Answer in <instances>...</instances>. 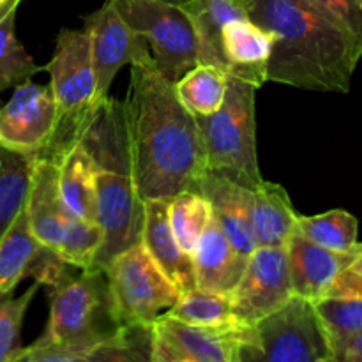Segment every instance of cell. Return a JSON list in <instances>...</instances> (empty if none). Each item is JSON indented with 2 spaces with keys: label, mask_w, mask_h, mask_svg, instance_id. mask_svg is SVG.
<instances>
[{
  "label": "cell",
  "mask_w": 362,
  "mask_h": 362,
  "mask_svg": "<svg viewBox=\"0 0 362 362\" xmlns=\"http://www.w3.org/2000/svg\"><path fill=\"white\" fill-rule=\"evenodd\" d=\"M356 41L362 53V0H308Z\"/></svg>",
  "instance_id": "34"
},
{
  "label": "cell",
  "mask_w": 362,
  "mask_h": 362,
  "mask_svg": "<svg viewBox=\"0 0 362 362\" xmlns=\"http://www.w3.org/2000/svg\"><path fill=\"white\" fill-rule=\"evenodd\" d=\"M101 246V226L95 221H85L69 214L55 253L64 264L80 271H90L94 269Z\"/></svg>",
  "instance_id": "32"
},
{
  "label": "cell",
  "mask_w": 362,
  "mask_h": 362,
  "mask_svg": "<svg viewBox=\"0 0 362 362\" xmlns=\"http://www.w3.org/2000/svg\"><path fill=\"white\" fill-rule=\"evenodd\" d=\"M141 244L180 293L197 288L194 262L173 237L168 219V200H145Z\"/></svg>",
  "instance_id": "18"
},
{
  "label": "cell",
  "mask_w": 362,
  "mask_h": 362,
  "mask_svg": "<svg viewBox=\"0 0 362 362\" xmlns=\"http://www.w3.org/2000/svg\"><path fill=\"white\" fill-rule=\"evenodd\" d=\"M362 297V246L350 265L343 269L324 297Z\"/></svg>",
  "instance_id": "35"
},
{
  "label": "cell",
  "mask_w": 362,
  "mask_h": 362,
  "mask_svg": "<svg viewBox=\"0 0 362 362\" xmlns=\"http://www.w3.org/2000/svg\"><path fill=\"white\" fill-rule=\"evenodd\" d=\"M168 219L179 246L193 257L212 219V207L200 191H182L168 198Z\"/></svg>",
  "instance_id": "30"
},
{
  "label": "cell",
  "mask_w": 362,
  "mask_h": 362,
  "mask_svg": "<svg viewBox=\"0 0 362 362\" xmlns=\"http://www.w3.org/2000/svg\"><path fill=\"white\" fill-rule=\"evenodd\" d=\"M361 246L362 243L354 251L339 253L318 246L296 230L285 246L293 296L303 297L310 303L324 297L343 269L349 267L350 262L356 258Z\"/></svg>",
  "instance_id": "15"
},
{
  "label": "cell",
  "mask_w": 362,
  "mask_h": 362,
  "mask_svg": "<svg viewBox=\"0 0 362 362\" xmlns=\"http://www.w3.org/2000/svg\"><path fill=\"white\" fill-rule=\"evenodd\" d=\"M6 2H9V0H0V6H4Z\"/></svg>",
  "instance_id": "39"
},
{
  "label": "cell",
  "mask_w": 362,
  "mask_h": 362,
  "mask_svg": "<svg viewBox=\"0 0 362 362\" xmlns=\"http://www.w3.org/2000/svg\"><path fill=\"white\" fill-rule=\"evenodd\" d=\"M180 103L194 117H207L223 106L228 90V74L209 64H198L175 85Z\"/></svg>",
  "instance_id": "27"
},
{
  "label": "cell",
  "mask_w": 362,
  "mask_h": 362,
  "mask_svg": "<svg viewBox=\"0 0 362 362\" xmlns=\"http://www.w3.org/2000/svg\"><path fill=\"white\" fill-rule=\"evenodd\" d=\"M274 37L250 18L232 20L223 27L221 53L226 73L260 88L267 83V67Z\"/></svg>",
  "instance_id": "16"
},
{
  "label": "cell",
  "mask_w": 362,
  "mask_h": 362,
  "mask_svg": "<svg viewBox=\"0 0 362 362\" xmlns=\"http://www.w3.org/2000/svg\"><path fill=\"white\" fill-rule=\"evenodd\" d=\"M297 230L322 247L349 253L359 246V221L343 209L317 216H297Z\"/></svg>",
  "instance_id": "29"
},
{
  "label": "cell",
  "mask_w": 362,
  "mask_h": 362,
  "mask_svg": "<svg viewBox=\"0 0 362 362\" xmlns=\"http://www.w3.org/2000/svg\"><path fill=\"white\" fill-rule=\"evenodd\" d=\"M16 11L18 7H13L0 20V92L20 87L42 71L18 41L14 32Z\"/></svg>",
  "instance_id": "31"
},
{
  "label": "cell",
  "mask_w": 362,
  "mask_h": 362,
  "mask_svg": "<svg viewBox=\"0 0 362 362\" xmlns=\"http://www.w3.org/2000/svg\"><path fill=\"white\" fill-rule=\"evenodd\" d=\"M311 304L331 357L362 332V297L327 296Z\"/></svg>",
  "instance_id": "26"
},
{
  "label": "cell",
  "mask_w": 362,
  "mask_h": 362,
  "mask_svg": "<svg viewBox=\"0 0 362 362\" xmlns=\"http://www.w3.org/2000/svg\"><path fill=\"white\" fill-rule=\"evenodd\" d=\"M83 28L90 42L95 92L99 101L105 103L120 67L133 66L152 57L145 39L126 23L113 0H106L98 11L87 14L83 18Z\"/></svg>",
  "instance_id": "10"
},
{
  "label": "cell",
  "mask_w": 362,
  "mask_h": 362,
  "mask_svg": "<svg viewBox=\"0 0 362 362\" xmlns=\"http://www.w3.org/2000/svg\"><path fill=\"white\" fill-rule=\"evenodd\" d=\"M193 23L198 42V62L226 73L221 53V32L228 21L247 18L239 0H189L182 6ZM228 74V73H226Z\"/></svg>",
  "instance_id": "22"
},
{
  "label": "cell",
  "mask_w": 362,
  "mask_h": 362,
  "mask_svg": "<svg viewBox=\"0 0 362 362\" xmlns=\"http://www.w3.org/2000/svg\"><path fill=\"white\" fill-rule=\"evenodd\" d=\"M257 88L228 74L225 103L216 113L194 117L204 138L209 173L255 191L264 179L258 168Z\"/></svg>",
  "instance_id": "6"
},
{
  "label": "cell",
  "mask_w": 362,
  "mask_h": 362,
  "mask_svg": "<svg viewBox=\"0 0 362 362\" xmlns=\"http://www.w3.org/2000/svg\"><path fill=\"white\" fill-rule=\"evenodd\" d=\"M239 2H240V4H243V6H244V0H239Z\"/></svg>",
  "instance_id": "40"
},
{
  "label": "cell",
  "mask_w": 362,
  "mask_h": 362,
  "mask_svg": "<svg viewBox=\"0 0 362 362\" xmlns=\"http://www.w3.org/2000/svg\"><path fill=\"white\" fill-rule=\"evenodd\" d=\"M317 362H334L331 359V357H324V359H320V361H317Z\"/></svg>",
  "instance_id": "38"
},
{
  "label": "cell",
  "mask_w": 362,
  "mask_h": 362,
  "mask_svg": "<svg viewBox=\"0 0 362 362\" xmlns=\"http://www.w3.org/2000/svg\"><path fill=\"white\" fill-rule=\"evenodd\" d=\"M198 191L209 200L212 218L230 240L237 253L250 258L257 250L253 235V191L223 177L207 175L202 179Z\"/></svg>",
  "instance_id": "17"
},
{
  "label": "cell",
  "mask_w": 362,
  "mask_h": 362,
  "mask_svg": "<svg viewBox=\"0 0 362 362\" xmlns=\"http://www.w3.org/2000/svg\"><path fill=\"white\" fill-rule=\"evenodd\" d=\"M59 187L64 205L71 216L98 223L95 161L81 141L59 163Z\"/></svg>",
  "instance_id": "24"
},
{
  "label": "cell",
  "mask_w": 362,
  "mask_h": 362,
  "mask_svg": "<svg viewBox=\"0 0 362 362\" xmlns=\"http://www.w3.org/2000/svg\"><path fill=\"white\" fill-rule=\"evenodd\" d=\"M42 71L49 74V90L55 99L57 124L52 140L37 158L55 165L76 144L103 106L95 92L90 42L85 28H62L57 35L53 57Z\"/></svg>",
  "instance_id": "4"
},
{
  "label": "cell",
  "mask_w": 362,
  "mask_h": 362,
  "mask_svg": "<svg viewBox=\"0 0 362 362\" xmlns=\"http://www.w3.org/2000/svg\"><path fill=\"white\" fill-rule=\"evenodd\" d=\"M49 296V317L34 346H76L108 338L124 327L113 310L108 278L101 269L71 265L57 278Z\"/></svg>",
  "instance_id": "5"
},
{
  "label": "cell",
  "mask_w": 362,
  "mask_h": 362,
  "mask_svg": "<svg viewBox=\"0 0 362 362\" xmlns=\"http://www.w3.org/2000/svg\"><path fill=\"white\" fill-rule=\"evenodd\" d=\"M297 212L281 184L264 180L253 191V235L257 247H285L297 230Z\"/></svg>",
  "instance_id": "21"
},
{
  "label": "cell",
  "mask_w": 362,
  "mask_h": 362,
  "mask_svg": "<svg viewBox=\"0 0 362 362\" xmlns=\"http://www.w3.org/2000/svg\"><path fill=\"white\" fill-rule=\"evenodd\" d=\"M129 67L124 106L138 194L145 202L198 191L209 166L197 119L152 59Z\"/></svg>",
  "instance_id": "1"
},
{
  "label": "cell",
  "mask_w": 362,
  "mask_h": 362,
  "mask_svg": "<svg viewBox=\"0 0 362 362\" xmlns=\"http://www.w3.org/2000/svg\"><path fill=\"white\" fill-rule=\"evenodd\" d=\"M55 124L57 108L49 87L27 81L14 88L0 108V145L39 154L52 140Z\"/></svg>",
  "instance_id": "13"
},
{
  "label": "cell",
  "mask_w": 362,
  "mask_h": 362,
  "mask_svg": "<svg viewBox=\"0 0 362 362\" xmlns=\"http://www.w3.org/2000/svg\"><path fill=\"white\" fill-rule=\"evenodd\" d=\"M49 251L32 233L27 212H21L0 239V296L13 292L27 276H35Z\"/></svg>",
  "instance_id": "23"
},
{
  "label": "cell",
  "mask_w": 362,
  "mask_h": 362,
  "mask_svg": "<svg viewBox=\"0 0 362 362\" xmlns=\"http://www.w3.org/2000/svg\"><path fill=\"white\" fill-rule=\"evenodd\" d=\"M331 357L313 304L293 296L281 310L244 329L237 362H317Z\"/></svg>",
  "instance_id": "7"
},
{
  "label": "cell",
  "mask_w": 362,
  "mask_h": 362,
  "mask_svg": "<svg viewBox=\"0 0 362 362\" xmlns=\"http://www.w3.org/2000/svg\"><path fill=\"white\" fill-rule=\"evenodd\" d=\"M292 297L285 247H257L247 258L243 278L230 300L239 324L251 327L281 310Z\"/></svg>",
  "instance_id": "11"
},
{
  "label": "cell",
  "mask_w": 362,
  "mask_h": 362,
  "mask_svg": "<svg viewBox=\"0 0 362 362\" xmlns=\"http://www.w3.org/2000/svg\"><path fill=\"white\" fill-rule=\"evenodd\" d=\"M170 318L184 322L198 327L212 329H239V324L232 310V300L228 296L221 293L204 292V290H191L180 293L179 300L170 308L166 313Z\"/></svg>",
  "instance_id": "28"
},
{
  "label": "cell",
  "mask_w": 362,
  "mask_h": 362,
  "mask_svg": "<svg viewBox=\"0 0 362 362\" xmlns=\"http://www.w3.org/2000/svg\"><path fill=\"white\" fill-rule=\"evenodd\" d=\"M13 362H152V329L151 324L124 325L87 345L21 346Z\"/></svg>",
  "instance_id": "14"
},
{
  "label": "cell",
  "mask_w": 362,
  "mask_h": 362,
  "mask_svg": "<svg viewBox=\"0 0 362 362\" xmlns=\"http://www.w3.org/2000/svg\"><path fill=\"white\" fill-rule=\"evenodd\" d=\"M244 9L274 37L267 81L315 92L350 90L362 53L308 0H244Z\"/></svg>",
  "instance_id": "2"
},
{
  "label": "cell",
  "mask_w": 362,
  "mask_h": 362,
  "mask_svg": "<svg viewBox=\"0 0 362 362\" xmlns=\"http://www.w3.org/2000/svg\"><path fill=\"white\" fill-rule=\"evenodd\" d=\"M331 359L334 362H362V332Z\"/></svg>",
  "instance_id": "36"
},
{
  "label": "cell",
  "mask_w": 362,
  "mask_h": 362,
  "mask_svg": "<svg viewBox=\"0 0 362 362\" xmlns=\"http://www.w3.org/2000/svg\"><path fill=\"white\" fill-rule=\"evenodd\" d=\"M25 212L35 239L46 250L57 251L69 212L60 194L59 165L49 159L35 161Z\"/></svg>",
  "instance_id": "19"
},
{
  "label": "cell",
  "mask_w": 362,
  "mask_h": 362,
  "mask_svg": "<svg viewBox=\"0 0 362 362\" xmlns=\"http://www.w3.org/2000/svg\"><path fill=\"white\" fill-rule=\"evenodd\" d=\"M81 144L95 161V209L103 246L94 269L105 271L113 258L140 244L144 232L145 202L134 182L124 101L106 99Z\"/></svg>",
  "instance_id": "3"
},
{
  "label": "cell",
  "mask_w": 362,
  "mask_h": 362,
  "mask_svg": "<svg viewBox=\"0 0 362 362\" xmlns=\"http://www.w3.org/2000/svg\"><path fill=\"white\" fill-rule=\"evenodd\" d=\"M193 262L198 290L230 297L243 278L247 257L237 253L212 218L194 250Z\"/></svg>",
  "instance_id": "20"
},
{
  "label": "cell",
  "mask_w": 362,
  "mask_h": 362,
  "mask_svg": "<svg viewBox=\"0 0 362 362\" xmlns=\"http://www.w3.org/2000/svg\"><path fill=\"white\" fill-rule=\"evenodd\" d=\"M126 23L145 39L156 69L175 85L198 64L193 23L182 6L165 0H113Z\"/></svg>",
  "instance_id": "8"
},
{
  "label": "cell",
  "mask_w": 362,
  "mask_h": 362,
  "mask_svg": "<svg viewBox=\"0 0 362 362\" xmlns=\"http://www.w3.org/2000/svg\"><path fill=\"white\" fill-rule=\"evenodd\" d=\"M105 272L113 310L122 325L152 324L180 297V290L141 243L113 258Z\"/></svg>",
  "instance_id": "9"
},
{
  "label": "cell",
  "mask_w": 362,
  "mask_h": 362,
  "mask_svg": "<svg viewBox=\"0 0 362 362\" xmlns=\"http://www.w3.org/2000/svg\"><path fill=\"white\" fill-rule=\"evenodd\" d=\"M152 362H237L244 329H212L161 315L151 324Z\"/></svg>",
  "instance_id": "12"
},
{
  "label": "cell",
  "mask_w": 362,
  "mask_h": 362,
  "mask_svg": "<svg viewBox=\"0 0 362 362\" xmlns=\"http://www.w3.org/2000/svg\"><path fill=\"white\" fill-rule=\"evenodd\" d=\"M37 154L0 145V239L25 211Z\"/></svg>",
  "instance_id": "25"
},
{
  "label": "cell",
  "mask_w": 362,
  "mask_h": 362,
  "mask_svg": "<svg viewBox=\"0 0 362 362\" xmlns=\"http://www.w3.org/2000/svg\"><path fill=\"white\" fill-rule=\"evenodd\" d=\"M39 286L41 283L34 281L21 296H11L13 292L0 296V362H13L20 352L21 325Z\"/></svg>",
  "instance_id": "33"
},
{
  "label": "cell",
  "mask_w": 362,
  "mask_h": 362,
  "mask_svg": "<svg viewBox=\"0 0 362 362\" xmlns=\"http://www.w3.org/2000/svg\"><path fill=\"white\" fill-rule=\"evenodd\" d=\"M21 2H23V0H9V2H6L4 6H0V20H2V18L6 16V14L13 9V7L20 6Z\"/></svg>",
  "instance_id": "37"
}]
</instances>
